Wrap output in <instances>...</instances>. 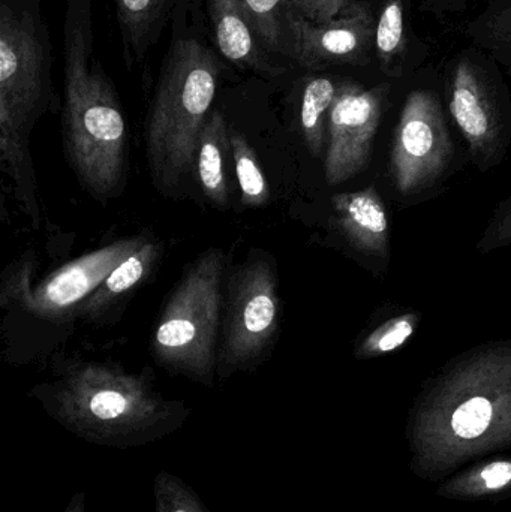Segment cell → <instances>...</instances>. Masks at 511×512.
Here are the masks:
<instances>
[{
  "label": "cell",
  "instance_id": "1",
  "mask_svg": "<svg viewBox=\"0 0 511 512\" xmlns=\"http://www.w3.org/2000/svg\"><path fill=\"white\" fill-rule=\"evenodd\" d=\"M410 469L437 483L511 448V343L494 342L447 364L417 396L407 423Z\"/></svg>",
  "mask_w": 511,
  "mask_h": 512
},
{
  "label": "cell",
  "instance_id": "2",
  "mask_svg": "<svg viewBox=\"0 0 511 512\" xmlns=\"http://www.w3.org/2000/svg\"><path fill=\"white\" fill-rule=\"evenodd\" d=\"M62 134L81 188L102 204L120 197L128 177V128L116 87L95 51L93 0L66 2Z\"/></svg>",
  "mask_w": 511,
  "mask_h": 512
},
{
  "label": "cell",
  "instance_id": "3",
  "mask_svg": "<svg viewBox=\"0 0 511 512\" xmlns=\"http://www.w3.org/2000/svg\"><path fill=\"white\" fill-rule=\"evenodd\" d=\"M221 63L197 36H174L144 125L150 179L165 198L182 197L195 174L198 141L212 113Z\"/></svg>",
  "mask_w": 511,
  "mask_h": 512
},
{
  "label": "cell",
  "instance_id": "4",
  "mask_svg": "<svg viewBox=\"0 0 511 512\" xmlns=\"http://www.w3.org/2000/svg\"><path fill=\"white\" fill-rule=\"evenodd\" d=\"M48 411L71 432L102 444H134L182 421V405L168 403L146 378L105 363H83L48 387ZM170 432V430H168Z\"/></svg>",
  "mask_w": 511,
  "mask_h": 512
},
{
  "label": "cell",
  "instance_id": "5",
  "mask_svg": "<svg viewBox=\"0 0 511 512\" xmlns=\"http://www.w3.org/2000/svg\"><path fill=\"white\" fill-rule=\"evenodd\" d=\"M227 256L210 248L183 271L153 327V360L201 384L218 375Z\"/></svg>",
  "mask_w": 511,
  "mask_h": 512
},
{
  "label": "cell",
  "instance_id": "6",
  "mask_svg": "<svg viewBox=\"0 0 511 512\" xmlns=\"http://www.w3.org/2000/svg\"><path fill=\"white\" fill-rule=\"evenodd\" d=\"M41 0H0V129L30 134L54 99Z\"/></svg>",
  "mask_w": 511,
  "mask_h": 512
},
{
  "label": "cell",
  "instance_id": "7",
  "mask_svg": "<svg viewBox=\"0 0 511 512\" xmlns=\"http://www.w3.org/2000/svg\"><path fill=\"white\" fill-rule=\"evenodd\" d=\"M458 162L443 99L425 87L411 90L390 143L386 171L390 195L401 204L437 195Z\"/></svg>",
  "mask_w": 511,
  "mask_h": 512
},
{
  "label": "cell",
  "instance_id": "8",
  "mask_svg": "<svg viewBox=\"0 0 511 512\" xmlns=\"http://www.w3.org/2000/svg\"><path fill=\"white\" fill-rule=\"evenodd\" d=\"M281 322L278 267L254 251L228 276L222 309L218 376L252 370L272 351Z\"/></svg>",
  "mask_w": 511,
  "mask_h": 512
},
{
  "label": "cell",
  "instance_id": "9",
  "mask_svg": "<svg viewBox=\"0 0 511 512\" xmlns=\"http://www.w3.org/2000/svg\"><path fill=\"white\" fill-rule=\"evenodd\" d=\"M447 108L473 164L482 173L500 165L511 146V99L486 66V56L462 53L446 78Z\"/></svg>",
  "mask_w": 511,
  "mask_h": 512
},
{
  "label": "cell",
  "instance_id": "10",
  "mask_svg": "<svg viewBox=\"0 0 511 512\" xmlns=\"http://www.w3.org/2000/svg\"><path fill=\"white\" fill-rule=\"evenodd\" d=\"M389 93L390 81L366 87L341 78L327 125V185H344L369 170Z\"/></svg>",
  "mask_w": 511,
  "mask_h": 512
},
{
  "label": "cell",
  "instance_id": "11",
  "mask_svg": "<svg viewBox=\"0 0 511 512\" xmlns=\"http://www.w3.org/2000/svg\"><path fill=\"white\" fill-rule=\"evenodd\" d=\"M377 18L365 0L329 21H311L299 12L282 18V56L309 71L336 65L368 66L375 59Z\"/></svg>",
  "mask_w": 511,
  "mask_h": 512
},
{
  "label": "cell",
  "instance_id": "12",
  "mask_svg": "<svg viewBox=\"0 0 511 512\" xmlns=\"http://www.w3.org/2000/svg\"><path fill=\"white\" fill-rule=\"evenodd\" d=\"M147 240L149 236L144 234L126 237L57 268L27 297V307L45 319H60L77 313L78 307L111 271L135 254Z\"/></svg>",
  "mask_w": 511,
  "mask_h": 512
},
{
  "label": "cell",
  "instance_id": "13",
  "mask_svg": "<svg viewBox=\"0 0 511 512\" xmlns=\"http://www.w3.org/2000/svg\"><path fill=\"white\" fill-rule=\"evenodd\" d=\"M330 206V221L342 242L377 276L384 273L390 262V216L378 186L339 192Z\"/></svg>",
  "mask_w": 511,
  "mask_h": 512
},
{
  "label": "cell",
  "instance_id": "14",
  "mask_svg": "<svg viewBox=\"0 0 511 512\" xmlns=\"http://www.w3.org/2000/svg\"><path fill=\"white\" fill-rule=\"evenodd\" d=\"M210 21L219 53L242 71L276 77L285 71L273 65L270 54L258 39L242 0H209Z\"/></svg>",
  "mask_w": 511,
  "mask_h": 512
},
{
  "label": "cell",
  "instance_id": "15",
  "mask_svg": "<svg viewBox=\"0 0 511 512\" xmlns=\"http://www.w3.org/2000/svg\"><path fill=\"white\" fill-rule=\"evenodd\" d=\"M164 254V245L149 237L146 243L135 254L120 262L110 276L95 289L78 307L75 315L89 322H105L114 307L125 300L132 291L138 288L144 280L158 267Z\"/></svg>",
  "mask_w": 511,
  "mask_h": 512
},
{
  "label": "cell",
  "instance_id": "16",
  "mask_svg": "<svg viewBox=\"0 0 511 512\" xmlns=\"http://www.w3.org/2000/svg\"><path fill=\"white\" fill-rule=\"evenodd\" d=\"M122 35L123 59L131 71L143 65L180 0H111Z\"/></svg>",
  "mask_w": 511,
  "mask_h": 512
},
{
  "label": "cell",
  "instance_id": "17",
  "mask_svg": "<svg viewBox=\"0 0 511 512\" xmlns=\"http://www.w3.org/2000/svg\"><path fill=\"white\" fill-rule=\"evenodd\" d=\"M231 128L224 114L212 110L198 141L195 176L207 201L219 210L230 209Z\"/></svg>",
  "mask_w": 511,
  "mask_h": 512
},
{
  "label": "cell",
  "instance_id": "18",
  "mask_svg": "<svg viewBox=\"0 0 511 512\" xmlns=\"http://www.w3.org/2000/svg\"><path fill=\"white\" fill-rule=\"evenodd\" d=\"M437 496L456 502L503 501L511 496V456L477 460L441 481Z\"/></svg>",
  "mask_w": 511,
  "mask_h": 512
},
{
  "label": "cell",
  "instance_id": "19",
  "mask_svg": "<svg viewBox=\"0 0 511 512\" xmlns=\"http://www.w3.org/2000/svg\"><path fill=\"white\" fill-rule=\"evenodd\" d=\"M341 78L332 75H312L303 86L300 101V131L306 149L314 158L326 153L327 125Z\"/></svg>",
  "mask_w": 511,
  "mask_h": 512
},
{
  "label": "cell",
  "instance_id": "20",
  "mask_svg": "<svg viewBox=\"0 0 511 512\" xmlns=\"http://www.w3.org/2000/svg\"><path fill=\"white\" fill-rule=\"evenodd\" d=\"M477 51L511 74V0H494L467 27Z\"/></svg>",
  "mask_w": 511,
  "mask_h": 512
},
{
  "label": "cell",
  "instance_id": "21",
  "mask_svg": "<svg viewBox=\"0 0 511 512\" xmlns=\"http://www.w3.org/2000/svg\"><path fill=\"white\" fill-rule=\"evenodd\" d=\"M408 38L404 0H386L375 26V59L387 78L402 75L407 57Z\"/></svg>",
  "mask_w": 511,
  "mask_h": 512
},
{
  "label": "cell",
  "instance_id": "22",
  "mask_svg": "<svg viewBox=\"0 0 511 512\" xmlns=\"http://www.w3.org/2000/svg\"><path fill=\"white\" fill-rule=\"evenodd\" d=\"M0 153L3 165L9 168V174L17 186L24 207L30 218L38 224L39 206L36 197L35 171L29 152V134L0 129Z\"/></svg>",
  "mask_w": 511,
  "mask_h": 512
},
{
  "label": "cell",
  "instance_id": "23",
  "mask_svg": "<svg viewBox=\"0 0 511 512\" xmlns=\"http://www.w3.org/2000/svg\"><path fill=\"white\" fill-rule=\"evenodd\" d=\"M231 149L243 206L249 209L267 206L270 201L269 183L261 170L254 147L237 129H231Z\"/></svg>",
  "mask_w": 511,
  "mask_h": 512
},
{
  "label": "cell",
  "instance_id": "24",
  "mask_svg": "<svg viewBox=\"0 0 511 512\" xmlns=\"http://www.w3.org/2000/svg\"><path fill=\"white\" fill-rule=\"evenodd\" d=\"M419 321L420 315L416 312L399 313L386 319L360 340L354 355L366 360L398 351L416 333Z\"/></svg>",
  "mask_w": 511,
  "mask_h": 512
},
{
  "label": "cell",
  "instance_id": "25",
  "mask_svg": "<svg viewBox=\"0 0 511 512\" xmlns=\"http://www.w3.org/2000/svg\"><path fill=\"white\" fill-rule=\"evenodd\" d=\"M300 0H242L258 39L269 54H282V18Z\"/></svg>",
  "mask_w": 511,
  "mask_h": 512
},
{
  "label": "cell",
  "instance_id": "26",
  "mask_svg": "<svg viewBox=\"0 0 511 512\" xmlns=\"http://www.w3.org/2000/svg\"><path fill=\"white\" fill-rule=\"evenodd\" d=\"M156 496L158 512H207L189 489L171 475H159Z\"/></svg>",
  "mask_w": 511,
  "mask_h": 512
},
{
  "label": "cell",
  "instance_id": "27",
  "mask_svg": "<svg viewBox=\"0 0 511 512\" xmlns=\"http://www.w3.org/2000/svg\"><path fill=\"white\" fill-rule=\"evenodd\" d=\"M506 246H511V197L497 207L477 248L482 254H489Z\"/></svg>",
  "mask_w": 511,
  "mask_h": 512
},
{
  "label": "cell",
  "instance_id": "28",
  "mask_svg": "<svg viewBox=\"0 0 511 512\" xmlns=\"http://www.w3.org/2000/svg\"><path fill=\"white\" fill-rule=\"evenodd\" d=\"M362 0H300L294 11L311 21H329L338 17L345 8Z\"/></svg>",
  "mask_w": 511,
  "mask_h": 512
},
{
  "label": "cell",
  "instance_id": "29",
  "mask_svg": "<svg viewBox=\"0 0 511 512\" xmlns=\"http://www.w3.org/2000/svg\"><path fill=\"white\" fill-rule=\"evenodd\" d=\"M68 512H81V502H77V504L71 505Z\"/></svg>",
  "mask_w": 511,
  "mask_h": 512
}]
</instances>
